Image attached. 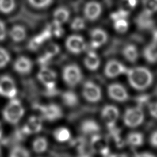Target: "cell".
Returning <instances> with one entry per match:
<instances>
[{
  "label": "cell",
  "mask_w": 157,
  "mask_h": 157,
  "mask_svg": "<svg viewBox=\"0 0 157 157\" xmlns=\"http://www.w3.org/2000/svg\"><path fill=\"white\" fill-rule=\"evenodd\" d=\"M127 79L129 85L137 91H144L151 86L153 81L151 71L144 66H136L128 69Z\"/></svg>",
  "instance_id": "1"
},
{
  "label": "cell",
  "mask_w": 157,
  "mask_h": 157,
  "mask_svg": "<svg viewBox=\"0 0 157 157\" xmlns=\"http://www.w3.org/2000/svg\"><path fill=\"white\" fill-rule=\"evenodd\" d=\"M24 113L25 109L21 102L15 98L11 99L2 111V116L5 121L12 124H17Z\"/></svg>",
  "instance_id": "2"
},
{
  "label": "cell",
  "mask_w": 157,
  "mask_h": 157,
  "mask_svg": "<svg viewBox=\"0 0 157 157\" xmlns=\"http://www.w3.org/2000/svg\"><path fill=\"white\" fill-rule=\"evenodd\" d=\"M145 118L144 112L140 107H129L125 110L123 115V121L128 128H136L140 126Z\"/></svg>",
  "instance_id": "3"
},
{
  "label": "cell",
  "mask_w": 157,
  "mask_h": 157,
  "mask_svg": "<svg viewBox=\"0 0 157 157\" xmlns=\"http://www.w3.org/2000/svg\"><path fill=\"white\" fill-rule=\"evenodd\" d=\"M62 74L64 82L71 87L77 85L83 77L80 68L75 64H70L64 66Z\"/></svg>",
  "instance_id": "4"
},
{
  "label": "cell",
  "mask_w": 157,
  "mask_h": 157,
  "mask_svg": "<svg viewBox=\"0 0 157 157\" xmlns=\"http://www.w3.org/2000/svg\"><path fill=\"white\" fill-rule=\"evenodd\" d=\"M37 78L48 91H54L56 83L57 75L53 69L45 66H42L37 73Z\"/></svg>",
  "instance_id": "5"
},
{
  "label": "cell",
  "mask_w": 157,
  "mask_h": 157,
  "mask_svg": "<svg viewBox=\"0 0 157 157\" xmlns=\"http://www.w3.org/2000/svg\"><path fill=\"white\" fill-rule=\"evenodd\" d=\"M82 94L87 101L92 103L98 102L102 98L101 88L96 83L90 80L86 81L83 83Z\"/></svg>",
  "instance_id": "6"
},
{
  "label": "cell",
  "mask_w": 157,
  "mask_h": 157,
  "mask_svg": "<svg viewBox=\"0 0 157 157\" xmlns=\"http://www.w3.org/2000/svg\"><path fill=\"white\" fill-rule=\"evenodd\" d=\"M17 89L13 78L7 75L0 77V95L12 99L15 98Z\"/></svg>",
  "instance_id": "7"
},
{
  "label": "cell",
  "mask_w": 157,
  "mask_h": 157,
  "mask_svg": "<svg viewBox=\"0 0 157 157\" xmlns=\"http://www.w3.org/2000/svg\"><path fill=\"white\" fill-rule=\"evenodd\" d=\"M101 115L105 125L109 129H111L115 126V123L120 116V111L116 106L107 104L102 108Z\"/></svg>",
  "instance_id": "8"
},
{
  "label": "cell",
  "mask_w": 157,
  "mask_h": 157,
  "mask_svg": "<svg viewBox=\"0 0 157 157\" xmlns=\"http://www.w3.org/2000/svg\"><path fill=\"white\" fill-rule=\"evenodd\" d=\"M109 97L114 101L123 102L128 100L129 94L125 87L118 83H113L107 87Z\"/></svg>",
  "instance_id": "9"
},
{
  "label": "cell",
  "mask_w": 157,
  "mask_h": 157,
  "mask_svg": "<svg viewBox=\"0 0 157 157\" xmlns=\"http://www.w3.org/2000/svg\"><path fill=\"white\" fill-rule=\"evenodd\" d=\"M39 109L42 117L48 121H55L63 117V110L57 104H48L40 106Z\"/></svg>",
  "instance_id": "10"
},
{
  "label": "cell",
  "mask_w": 157,
  "mask_h": 157,
  "mask_svg": "<svg viewBox=\"0 0 157 157\" xmlns=\"http://www.w3.org/2000/svg\"><path fill=\"white\" fill-rule=\"evenodd\" d=\"M127 70L126 66L119 61L110 59L105 65L104 74L107 77L113 78L126 74Z\"/></svg>",
  "instance_id": "11"
},
{
  "label": "cell",
  "mask_w": 157,
  "mask_h": 157,
  "mask_svg": "<svg viewBox=\"0 0 157 157\" xmlns=\"http://www.w3.org/2000/svg\"><path fill=\"white\" fill-rule=\"evenodd\" d=\"M66 48L72 53L79 54L83 52L86 47L83 37L79 35H71L66 41Z\"/></svg>",
  "instance_id": "12"
},
{
  "label": "cell",
  "mask_w": 157,
  "mask_h": 157,
  "mask_svg": "<svg viewBox=\"0 0 157 157\" xmlns=\"http://www.w3.org/2000/svg\"><path fill=\"white\" fill-rule=\"evenodd\" d=\"M91 137L90 141L91 150L104 156H109V149L106 139L99 134L93 135Z\"/></svg>",
  "instance_id": "13"
},
{
  "label": "cell",
  "mask_w": 157,
  "mask_h": 157,
  "mask_svg": "<svg viewBox=\"0 0 157 157\" xmlns=\"http://www.w3.org/2000/svg\"><path fill=\"white\" fill-rule=\"evenodd\" d=\"M102 8L101 4L96 1H91L86 3L83 9L85 17L89 21L96 20L102 13Z\"/></svg>",
  "instance_id": "14"
},
{
  "label": "cell",
  "mask_w": 157,
  "mask_h": 157,
  "mask_svg": "<svg viewBox=\"0 0 157 157\" xmlns=\"http://www.w3.org/2000/svg\"><path fill=\"white\" fill-rule=\"evenodd\" d=\"M42 128V118L33 115L31 116L23 125L21 132L23 134L30 135L36 134L41 131Z\"/></svg>",
  "instance_id": "15"
},
{
  "label": "cell",
  "mask_w": 157,
  "mask_h": 157,
  "mask_svg": "<svg viewBox=\"0 0 157 157\" xmlns=\"http://www.w3.org/2000/svg\"><path fill=\"white\" fill-rule=\"evenodd\" d=\"M135 23L140 30L149 31L153 29L155 21L151 15L148 14L143 10L136 17Z\"/></svg>",
  "instance_id": "16"
},
{
  "label": "cell",
  "mask_w": 157,
  "mask_h": 157,
  "mask_svg": "<svg viewBox=\"0 0 157 157\" xmlns=\"http://www.w3.org/2000/svg\"><path fill=\"white\" fill-rule=\"evenodd\" d=\"M91 45L94 48H99L105 44L108 39L107 33L102 29L96 28L90 33Z\"/></svg>",
  "instance_id": "17"
},
{
  "label": "cell",
  "mask_w": 157,
  "mask_h": 157,
  "mask_svg": "<svg viewBox=\"0 0 157 157\" xmlns=\"http://www.w3.org/2000/svg\"><path fill=\"white\" fill-rule=\"evenodd\" d=\"M13 69L20 74L26 75L31 72L33 69V63L29 58L21 56L17 58L15 61Z\"/></svg>",
  "instance_id": "18"
},
{
  "label": "cell",
  "mask_w": 157,
  "mask_h": 157,
  "mask_svg": "<svg viewBox=\"0 0 157 157\" xmlns=\"http://www.w3.org/2000/svg\"><path fill=\"white\" fill-rule=\"evenodd\" d=\"M80 130L83 134L92 136L99 133L100 131V126L95 120L86 119L82 122Z\"/></svg>",
  "instance_id": "19"
},
{
  "label": "cell",
  "mask_w": 157,
  "mask_h": 157,
  "mask_svg": "<svg viewBox=\"0 0 157 157\" xmlns=\"http://www.w3.org/2000/svg\"><path fill=\"white\" fill-rule=\"evenodd\" d=\"M60 48L57 44L55 43H50L48 44L45 48L43 55L39 58V63L44 66L45 63H48L50 59L58 54Z\"/></svg>",
  "instance_id": "20"
},
{
  "label": "cell",
  "mask_w": 157,
  "mask_h": 157,
  "mask_svg": "<svg viewBox=\"0 0 157 157\" xmlns=\"http://www.w3.org/2000/svg\"><path fill=\"white\" fill-rule=\"evenodd\" d=\"M83 63L88 70L94 71L99 68L101 64V59L96 53L93 51H90L84 58Z\"/></svg>",
  "instance_id": "21"
},
{
  "label": "cell",
  "mask_w": 157,
  "mask_h": 157,
  "mask_svg": "<svg viewBox=\"0 0 157 157\" xmlns=\"http://www.w3.org/2000/svg\"><path fill=\"white\" fill-rule=\"evenodd\" d=\"M124 58L129 63H135L139 58V52L136 46L132 44L125 45L121 50Z\"/></svg>",
  "instance_id": "22"
},
{
  "label": "cell",
  "mask_w": 157,
  "mask_h": 157,
  "mask_svg": "<svg viewBox=\"0 0 157 157\" xmlns=\"http://www.w3.org/2000/svg\"><path fill=\"white\" fill-rule=\"evenodd\" d=\"M143 56L149 63H157V44L151 42L147 45L143 50Z\"/></svg>",
  "instance_id": "23"
},
{
  "label": "cell",
  "mask_w": 157,
  "mask_h": 157,
  "mask_svg": "<svg viewBox=\"0 0 157 157\" xmlns=\"http://www.w3.org/2000/svg\"><path fill=\"white\" fill-rule=\"evenodd\" d=\"M9 36L14 42H19L25 39L26 36V31L23 26L16 25L12 26L10 29Z\"/></svg>",
  "instance_id": "24"
},
{
  "label": "cell",
  "mask_w": 157,
  "mask_h": 157,
  "mask_svg": "<svg viewBox=\"0 0 157 157\" xmlns=\"http://www.w3.org/2000/svg\"><path fill=\"white\" fill-rule=\"evenodd\" d=\"M70 17L69 10L65 7H60L57 8L53 12V21L55 23L61 25L66 22Z\"/></svg>",
  "instance_id": "25"
},
{
  "label": "cell",
  "mask_w": 157,
  "mask_h": 157,
  "mask_svg": "<svg viewBox=\"0 0 157 157\" xmlns=\"http://www.w3.org/2000/svg\"><path fill=\"white\" fill-rule=\"evenodd\" d=\"M144 142L143 134L139 132H131L127 136L126 142L132 147H138L141 146Z\"/></svg>",
  "instance_id": "26"
},
{
  "label": "cell",
  "mask_w": 157,
  "mask_h": 157,
  "mask_svg": "<svg viewBox=\"0 0 157 157\" xmlns=\"http://www.w3.org/2000/svg\"><path fill=\"white\" fill-rule=\"evenodd\" d=\"M62 101L66 106L73 107L78 104V98L74 92L67 91L62 94Z\"/></svg>",
  "instance_id": "27"
},
{
  "label": "cell",
  "mask_w": 157,
  "mask_h": 157,
  "mask_svg": "<svg viewBox=\"0 0 157 157\" xmlns=\"http://www.w3.org/2000/svg\"><path fill=\"white\" fill-rule=\"evenodd\" d=\"M48 147V140L44 137H38L33 142V150L36 153L44 152Z\"/></svg>",
  "instance_id": "28"
},
{
  "label": "cell",
  "mask_w": 157,
  "mask_h": 157,
  "mask_svg": "<svg viewBox=\"0 0 157 157\" xmlns=\"http://www.w3.org/2000/svg\"><path fill=\"white\" fill-rule=\"evenodd\" d=\"M53 136L56 141L59 142H64L70 139L71 133L67 128L64 127H59L54 131Z\"/></svg>",
  "instance_id": "29"
},
{
  "label": "cell",
  "mask_w": 157,
  "mask_h": 157,
  "mask_svg": "<svg viewBox=\"0 0 157 157\" xmlns=\"http://www.w3.org/2000/svg\"><path fill=\"white\" fill-rule=\"evenodd\" d=\"M143 11L153 15L157 12V0H142Z\"/></svg>",
  "instance_id": "30"
},
{
  "label": "cell",
  "mask_w": 157,
  "mask_h": 157,
  "mask_svg": "<svg viewBox=\"0 0 157 157\" xmlns=\"http://www.w3.org/2000/svg\"><path fill=\"white\" fill-rule=\"evenodd\" d=\"M113 21V27L117 32L119 33H124L128 31L129 23L126 20V18H118Z\"/></svg>",
  "instance_id": "31"
},
{
  "label": "cell",
  "mask_w": 157,
  "mask_h": 157,
  "mask_svg": "<svg viewBox=\"0 0 157 157\" xmlns=\"http://www.w3.org/2000/svg\"><path fill=\"white\" fill-rule=\"evenodd\" d=\"M9 157H30V153L25 147L16 146L10 151Z\"/></svg>",
  "instance_id": "32"
},
{
  "label": "cell",
  "mask_w": 157,
  "mask_h": 157,
  "mask_svg": "<svg viewBox=\"0 0 157 157\" xmlns=\"http://www.w3.org/2000/svg\"><path fill=\"white\" fill-rule=\"evenodd\" d=\"M15 0H0V12L4 13L11 12L15 8Z\"/></svg>",
  "instance_id": "33"
},
{
  "label": "cell",
  "mask_w": 157,
  "mask_h": 157,
  "mask_svg": "<svg viewBox=\"0 0 157 157\" xmlns=\"http://www.w3.org/2000/svg\"><path fill=\"white\" fill-rule=\"evenodd\" d=\"M10 56L9 52L0 47V69L4 67L10 61Z\"/></svg>",
  "instance_id": "34"
},
{
  "label": "cell",
  "mask_w": 157,
  "mask_h": 157,
  "mask_svg": "<svg viewBox=\"0 0 157 157\" xmlns=\"http://www.w3.org/2000/svg\"><path fill=\"white\" fill-rule=\"evenodd\" d=\"M85 27V21L83 18L80 17H75L72 21L71 28L75 31H80Z\"/></svg>",
  "instance_id": "35"
},
{
  "label": "cell",
  "mask_w": 157,
  "mask_h": 157,
  "mask_svg": "<svg viewBox=\"0 0 157 157\" xmlns=\"http://www.w3.org/2000/svg\"><path fill=\"white\" fill-rule=\"evenodd\" d=\"M29 3L34 7L37 9L45 8L50 6L52 0H28Z\"/></svg>",
  "instance_id": "36"
},
{
  "label": "cell",
  "mask_w": 157,
  "mask_h": 157,
  "mask_svg": "<svg viewBox=\"0 0 157 157\" xmlns=\"http://www.w3.org/2000/svg\"><path fill=\"white\" fill-rule=\"evenodd\" d=\"M148 109L150 115L157 120V101L151 102L148 104Z\"/></svg>",
  "instance_id": "37"
},
{
  "label": "cell",
  "mask_w": 157,
  "mask_h": 157,
  "mask_svg": "<svg viewBox=\"0 0 157 157\" xmlns=\"http://www.w3.org/2000/svg\"><path fill=\"white\" fill-rule=\"evenodd\" d=\"M7 35V30L5 23L0 20V41L6 39Z\"/></svg>",
  "instance_id": "38"
},
{
  "label": "cell",
  "mask_w": 157,
  "mask_h": 157,
  "mask_svg": "<svg viewBox=\"0 0 157 157\" xmlns=\"http://www.w3.org/2000/svg\"><path fill=\"white\" fill-rule=\"evenodd\" d=\"M150 144L155 148H157V130L153 131L150 137Z\"/></svg>",
  "instance_id": "39"
},
{
  "label": "cell",
  "mask_w": 157,
  "mask_h": 157,
  "mask_svg": "<svg viewBox=\"0 0 157 157\" xmlns=\"http://www.w3.org/2000/svg\"><path fill=\"white\" fill-rule=\"evenodd\" d=\"M134 157H155V156L149 152H141L136 153Z\"/></svg>",
  "instance_id": "40"
},
{
  "label": "cell",
  "mask_w": 157,
  "mask_h": 157,
  "mask_svg": "<svg viewBox=\"0 0 157 157\" xmlns=\"http://www.w3.org/2000/svg\"><path fill=\"white\" fill-rule=\"evenodd\" d=\"M153 43L157 44V29H155L153 31Z\"/></svg>",
  "instance_id": "41"
},
{
  "label": "cell",
  "mask_w": 157,
  "mask_h": 157,
  "mask_svg": "<svg viewBox=\"0 0 157 157\" xmlns=\"http://www.w3.org/2000/svg\"><path fill=\"white\" fill-rule=\"evenodd\" d=\"M108 157H128L127 155L124 153H115L109 155Z\"/></svg>",
  "instance_id": "42"
},
{
  "label": "cell",
  "mask_w": 157,
  "mask_h": 157,
  "mask_svg": "<svg viewBox=\"0 0 157 157\" xmlns=\"http://www.w3.org/2000/svg\"><path fill=\"white\" fill-rule=\"evenodd\" d=\"M2 136V125L0 123V139L1 138Z\"/></svg>",
  "instance_id": "43"
},
{
  "label": "cell",
  "mask_w": 157,
  "mask_h": 157,
  "mask_svg": "<svg viewBox=\"0 0 157 157\" xmlns=\"http://www.w3.org/2000/svg\"><path fill=\"white\" fill-rule=\"evenodd\" d=\"M0 157H2V152H1V148H0Z\"/></svg>",
  "instance_id": "44"
}]
</instances>
